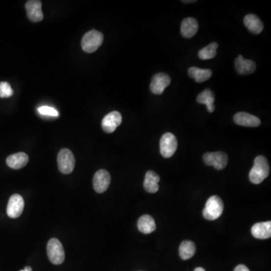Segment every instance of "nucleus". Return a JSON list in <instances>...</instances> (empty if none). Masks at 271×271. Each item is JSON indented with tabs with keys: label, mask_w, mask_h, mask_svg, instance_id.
<instances>
[{
	"label": "nucleus",
	"mask_w": 271,
	"mask_h": 271,
	"mask_svg": "<svg viewBox=\"0 0 271 271\" xmlns=\"http://www.w3.org/2000/svg\"><path fill=\"white\" fill-rule=\"evenodd\" d=\"M270 173V166L268 160L262 155L256 157L254 165L249 172V180L253 184L262 183Z\"/></svg>",
	"instance_id": "nucleus-1"
},
{
	"label": "nucleus",
	"mask_w": 271,
	"mask_h": 271,
	"mask_svg": "<svg viewBox=\"0 0 271 271\" xmlns=\"http://www.w3.org/2000/svg\"><path fill=\"white\" fill-rule=\"evenodd\" d=\"M224 210V203L218 196H212L207 200L205 208L203 210V216L206 219L213 221L221 217Z\"/></svg>",
	"instance_id": "nucleus-2"
},
{
	"label": "nucleus",
	"mask_w": 271,
	"mask_h": 271,
	"mask_svg": "<svg viewBox=\"0 0 271 271\" xmlns=\"http://www.w3.org/2000/svg\"><path fill=\"white\" fill-rule=\"evenodd\" d=\"M104 35L97 30L89 31L84 34L81 40V48L87 53L96 52L104 42Z\"/></svg>",
	"instance_id": "nucleus-3"
},
{
	"label": "nucleus",
	"mask_w": 271,
	"mask_h": 271,
	"mask_svg": "<svg viewBox=\"0 0 271 271\" xmlns=\"http://www.w3.org/2000/svg\"><path fill=\"white\" fill-rule=\"evenodd\" d=\"M47 254L49 259L54 265H61L65 260L63 245L59 240L52 238L48 243Z\"/></svg>",
	"instance_id": "nucleus-4"
},
{
	"label": "nucleus",
	"mask_w": 271,
	"mask_h": 271,
	"mask_svg": "<svg viewBox=\"0 0 271 271\" xmlns=\"http://www.w3.org/2000/svg\"><path fill=\"white\" fill-rule=\"evenodd\" d=\"M75 157L70 149H63L59 152L57 156V164L60 171L63 174H70L75 167Z\"/></svg>",
	"instance_id": "nucleus-5"
},
{
	"label": "nucleus",
	"mask_w": 271,
	"mask_h": 271,
	"mask_svg": "<svg viewBox=\"0 0 271 271\" xmlns=\"http://www.w3.org/2000/svg\"><path fill=\"white\" fill-rule=\"evenodd\" d=\"M178 142L176 136L171 133H166L162 136L160 141V150L162 156L170 158L177 149Z\"/></svg>",
	"instance_id": "nucleus-6"
},
{
	"label": "nucleus",
	"mask_w": 271,
	"mask_h": 271,
	"mask_svg": "<svg viewBox=\"0 0 271 271\" xmlns=\"http://www.w3.org/2000/svg\"><path fill=\"white\" fill-rule=\"evenodd\" d=\"M203 161L208 166H213L217 169H223L228 164V155L223 152H208L203 155Z\"/></svg>",
	"instance_id": "nucleus-7"
},
{
	"label": "nucleus",
	"mask_w": 271,
	"mask_h": 271,
	"mask_svg": "<svg viewBox=\"0 0 271 271\" xmlns=\"http://www.w3.org/2000/svg\"><path fill=\"white\" fill-rule=\"evenodd\" d=\"M25 209V200L19 194H13L10 197L7 206V214L11 218L21 217Z\"/></svg>",
	"instance_id": "nucleus-8"
},
{
	"label": "nucleus",
	"mask_w": 271,
	"mask_h": 271,
	"mask_svg": "<svg viewBox=\"0 0 271 271\" xmlns=\"http://www.w3.org/2000/svg\"><path fill=\"white\" fill-rule=\"evenodd\" d=\"M171 82L170 78L165 73H158L152 77L150 90L153 94L160 95L163 94L166 87Z\"/></svg>",
	"instance_id": "nucleus-9"
},
{
	"label": "nucleus",
	"mask_w": 271,
	"mask_h": 271,
	"mask_svg": "<svg viewBox=\"0 0 271 271\" xmlns=\"http://www.w3.org/2000/svg\"><path fill=\"white\" fill-rule=\"evenodd\" d=\"M111 183V176L105 169H100L95 173L93 180L94 190L97 193H104L108 189Z\"/></svg>",
	"instance_id": "nucleus-10"
},
{
	"label": "nucleus",
	"mask_w": 271,
	"mask_h": 271,
	"mask_svg": "<svg viewBox=\"0 0 271 271\" xmlns=\"http://www.w3.org/2000/svg\"><path fill=\"white\" fill-rule=\"evenodd\" d=\"M122 121L121 113L117 111H111L104 117L102 121V128L108 134L114 132Z\"/></svg>",
	"instance_id": "nucleus-11"
},
{
	"label": "nucleus",
	"mask_w": 271,
	"mask_h": 271,
	"mask_svg": "<svg viewBox=\"0 0 271 271\" xmlns=\"http://www.w3.org/2000/svg\"><path fill=\"white\" fill-rule=\"evenodd\" d=\"M28 18L32 22H39L44 18L42 11V2L39 0H29L25 5Z\"/></svg>",
	"instance_id": "nucleus-12"
},
{
	"label": "nucleus",
	"mask_w": 271,
	"mask_h": 271,
	"mask_svg": "<svg viewBox=\"0 0 271 271\" xmlns=\"http://www.w3.org/2000/svg\"><path fill=\"white\" fill-rule=\"evenodd\" d=\"M234 121L241 126L256 128L261 124V121L258 117L247 112H238L234 115Z\"/></svg>",
	"instance_id": "nucleus-13"
},
{
	"label": "nucleus",
	"mask_w": 271,
	"mask_h": 271,
	"mask_svg": "<svg viewBox=\"0 0 271 271\" xmlns=\"http://www.w3.org/2000/svg\"><path fill=\"white\" fill-rule=\"evenodd\" d=\"M251 231L256 239H268L271 237V221L256 223L252 226Z\"/></svg>",
	"instance_id": "nucleus-14"
},
{
	"label": "nucleus",
	"mask_w": 271,
	"mask_h": 271,
	"mask_svg": "<svg viewBox=\"0 0 271 271\" xmlns=\"http://www.w3.org/2000/svg\"><path fill=\"white\" fill-rule=\"evenodd\" d=\"M198 30V23L193 18H187L183 20L181 25V33L183 37L190 39L195 35Z\"/></svg>",
	"instance_id": "nucleus-15"
},
{
	"label": "nucleus",
	"mask_w": 271,
	"mask_h": 271,
	"mask_svg": "<svg viewBox=\"0 0 271 271\" xmlns=\"http://www.w3.org/2000/svg\"><path fill=\"white\" fill-rule=\"evenodd\" d=\"M235 67L239 74L248 75L255 72L256 64L252 60H245L242 55H239L235 60Z\"/></svg>",
	"instance_id": "nucleus-16"
},
{
	"label": "nucleus",
	"mask_w": 271,
	"mask_h": 271,
	"mask_svg": "<svg viewBox=\"0 0 271 271\" xmlns=\"http://www.w3.org/2000/svg\"><path fill=\"white\" fill-rule=\"evenodd\" d=\"M29 162V157L26 153L19 152L13 154L7 158L6 163L12 169H19L26 166Z\"/></svg>",
	"instance_id": "nucleus-17"
},
{
	"label": "nucleus",
	"mask_w": 271,
	"mask_h": 271,
	"mask_svg": "<svg viewBox=\"0 0 271 271\" xmlns=\"http://www.w3.org/2000/svg\"><path fill=\"white\" fill-rule=\"evenodd\" d=\"M160 176L155 172L152 170L147 172L143 183L144 189L149 193H156L159 189L158 183L160 182Z\"/></svg>",
	"instance_id": "nucleus-18"
},
{
	"label": "nucleus",
	"mask_w": 271,
	"mask_h": 271,
	"mask_svg": "<svg viewBox=\"0 0 271 271\" xmlns=\"http://www.w3.org/2000/svg\"><path fill=\"white\" fill-rule=\"evenodd\" d=\"M138 229L145 234H151L156 229L155 219L149 215H143L138 220Z\"/></svg>",
	"instance_id": "nucleus-19"
},
{
	"label": "nucleus",
	"mask_w": 271,
	"mask_h": 271,
	"mask_svg": "<svg viewBox=\"0 0 271 271\" xmlns=\"http://www.w3.org/2000/svg\"><path fill=\"white\" fill-rule=\"evenodd\" d=\"M244 24L248 28V30L252 33L259 34L264 29L263 23L256 16V15L249 14L244 18Z\"/></svg>",
	"instance_id": "nucleus-20"
},
{
	"label": "nucleus",
	"mask_w": 271,
	"mask_h": 271,
	"mask_svg": "<svg viewBox=\"0 0 271 271\" xmlns=\"http://www.w3.org/2000/svg\"><path fill=\"white\" fill-rule=\"evenodd\" d=\"M197 102L200 104H204L209 112H213L215 110V96L210 89H206L200 93L197 97Z\"/></svg>",
	"instance_id": "nucleus-21"
},
{
	"label": "nucleus",
	"mask_w": 271,
	"mask_h": 271,
	"mask_svg": "<svg viewBox=\"0 0 271 271\" xmlns=\"http://www.w3.org/2000/svg\"><path fill=\"white\" fill-rule=\"evenodd\" d=\"M213 72L210 70H203L197 67H190L189 70V76L194 79L197 82H204L212 76Z\"/></svg>",
	"instance_id": "nucleus-22"
},
{
	"label": "nucleus",
	"mask_w": 271,
	"mask_h": 271,
	"mask_svg": "<svg viewBox=\"0 0 271 271\" xmlns=\"http://www.w3.org/2000/svg\"><path fill=\"white\" fill-rule=\"evenodd\" d=\"M196 252L195 244L192 241H185L179 246V255L183 260H189L194 256Z\"/></svg>",
	"instance_id": "nucleus-23"
},
{
	"label": "nucleus",
	"mask_w": 271,
	"mask_h": 271,
	"mask_svg": "<svg viewBox=\"0 0 271 271\" xmlns=\"http://www.w3.org/2000/svg\"><path fill=\"white\" fill-rule=\"evenodd\" d=\"M218 45L217 42H212L210 45L203 48L199 52L198 56L201 60H209L214 58L217 55V51Z\"/></svg>",
	"instance_id": "nucleus-24"
},
{
	"label": "nucleus",
	"mask_w": 271,
	"mask_h": 271,
	"mask_svg": "<svg viewBox=\"0 0 271 271\" xmlns=\"http://www.w3.org/2000/svg\"><path fill=\"white\" fill-rule=\"evenodd\" d=\"M14 91L11 88L9 83L6 81L0 82V97L1 98H8L13 95Z\"/></svg>",
	"instance_id": "nucleus-25"
},
{
	"label": "nucleus",
	"mask_w": 271,
	"mask_h": 271,
	"mask_svg": "<svg viewBox=\"0 0 271 271\" xmlns=\"http://www.w3.org/2000/svg\"><path fill=\"white\" fill-rule=\"evenodd\" d=\"M38 111L43 115H49V116L57 117L59 115L58 111H56L53 107L42 106L38 108Z\"/></svg>",
	"instance_id": "nucleus-26"
},
{
	"label": "nucleus",
	"mask_w": 271,
	"mask_h": 271,
	"mask_svg": "<svg viewBox=\"0 0 271 271\" xmlns=\"http://www.w3.org/2000/svg\"><path fill=\"white\" fill-rule=\"evenodd\" d=\"M234 271H250L245 265H239L238 266L236 267Z\"/></svg>",
	"instance_id": "nucleus-27"
},
{
	"label": "nucleus",
	"mask_w": 271,
	"mask_h": 271,
	"mask_svg": "<svg viewBox=\"0 0 271 271\" xmlns=\"http://www.w3.org/2000/svg\"><path fill=\"white\" fill-rule=\"evenodd\" d=\"M32 271V270L30 267H26L25 269L21 270V271Z\"/></svg>",
	"instance_id": "nucleus-28"
},
{
	"label": "nucleus",
	"mask_w": 271,
	"mask_h": 271,
	"mask_svg": "<svg viewBox=\"0 0 271 271\" xmlns=\"http://www.w3.org/2000/svg\"><path fill=\"white\" fill-rule=\"evenodd\" d=\"M194 271H206L203 268H197Z\"/></svg>",
	"instance_id": "nucleus-29"
},
{
	"label": "nucleus",
	"mask_w": 271,
	"mask_h": 271,
	"mask_svg": "<svg viewBox=\"0 0 271 271\" xmlns=\"http://www.w3.org/2000/svg\"><path fill=\"white\" fill-rule=\"evenodd\" d=\"M195 1H183V2H185V3H187V2H194Z\"/></svg>",
	"instance_id": "nucleus-30"
}]
</instances>
